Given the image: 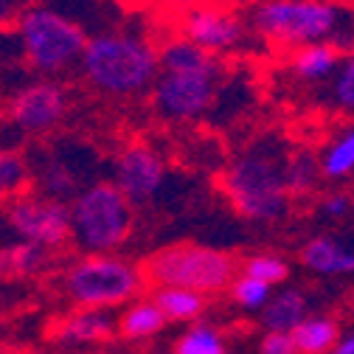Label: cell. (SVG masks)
Returning <instances> with one entry per match:
<instances>
[{
	"mask_svg": "<svg viewBox=\"0 0 354 354\" xmlns=\"http://www.w3.org/2000/svg\"><path fill=\"white\" fill-rule=\"evenodd\" d=\"M223 65L192 39L166 42L152 79V104L166 121H197L216 99Z\"/></svg>",
	"mask_w": 354,
	"mask_h": 354,
	"instance_id": "obj_1",
	"label": "cell"
},
{
	"mask_svg": "<svg viewBox=\"0 0 354 354\" xmlns=\"http://www.w3.org/2000/svg\"><path fill=\"white\" fill-rule=\"evenodd\" d=\"M223 186L234 208L256 223H276L290 211L287 160L270 144H259L242 152L228 166Z\"/></svg>",
	"mask_w": 354,
	"mask_h": 354,
	"instance_id": "obj_2",
	"label": "cell"
},
{
	"mask_svg": "<svg viewBox=\"0 0 354 354\" xmlns=\"http://www.w3.org/2000/svg\"><path fill=\"white\" fill-rule=\"evenodd\" d=\"M82 68L99 91L113 96H132L152 84L158 73V54L149 42L132 34H104L84 42Z\"/></svg>",
	"mask_w": 354,
	"mask_h": 354,
	"instance_id": "obj_3",
	"label": "cell"
},
{
	"mask_svg": "<svg viewBox=\"0 0 354 354\" xmlns=\"http://www.w3.org/2000/svg\"><path fill=\"white\" fill-rule=\"evenodd\" d=\"M141 276L155 287H186L200 295H216L234 281L236 261L219 248L180 242L152 253L144 261Z\"/></svg>",
	"mask_w": 354,
	"mask_h": 354,
	"instance_id": "obj_4",
	"label": "cell"
},
{
	"mask_svg": "<svg viewBox=\"0 0 354 354\" xmlns=\"http://www.w3.org/2000/svg\"><path fill=\"white\" fill-rule=\"evenodd\" d=\"M132 231V203L115 183L84 189L71 211V236L87 253H113Z\"/></svg>",
	"mask_w": 354,
	"mask_h": 354,
	"instance_id": "obj_5",
	"label": "cell"
},
{
	"mask_svg": "<svg viewBox=\"0 0 354 354\" xmlns=\"http://www.w3.org/2000/svg\"><path fill=\"white\" fill-rule=\"evenodd\" d=\"M346 12L326 0H264L253 9V26L281 46L321 42L340 31Z\"/></svg>",
	"mask_w": 354,
	"mask_h": 354,
	"instance_id": "obj_6",
	"label": "cell"
},
{
	"mask_svg": "<svg viewBox=\"0 0 354 354\" xmlns=\"http://www.w3.org/2000/svg\"><path fill=\"white\" fill-rule=\"evenodd\" d=\"M144 276L136 264L110 253H91L68 273V292L79 306H118L136 298Z\"/></svg>",
	"mask_w": 354,
	"mask_h": 354,
	"instance_id": "obj_7",
	"label": "cell"
},
{
	"mask_svg": "<svg viewBox=\"0 0 354 354\" xmlns=\"http://www.w3.org/2000/svg\"><path fill=\"white\" fill-rule=\"evenodd\" d=\"M20 34L31 65L39 71H62L82 57L87 42L79 26L48 9L26 12L20 20Z\"/></svg>",
	"mask_w": 354,
	"mask_h": 354,
	"instance_id": "obj_8",
	"label": "cell"
},
{
	"mask_svg": "<svg viewBox=\"0 0 354 354\" xmlns=\"http://www.w3.org/2000/svg\"><path fill=\"white\" fill-rule=\"evenodd\" d=\"M183 37L192 39L203 51L219 57L239 46L242 39V23L219 6L208 3H192L183 15Z\"/></svg>",
	"mask_w": 354,
	"mask_h": 354,
	"instance_id": "obj_9",
	"label": "cell"
},
{
	"mask_svg": "<svg viewBox=\"0 0 354 354\" xmlns=\"http://www.w3.org/2000/svg\"><path fill=\"white\" fill-rule=\"evenodd\" d=\"M12 225L28 242L59 248L71 236V211L59 200H20L12 208Z\"/></svg>",
	"mask_w": 354,
	"mask_h": 354,
	"instance_id": "obj_10",
	"label": "cell"
},
{
	"mask_svg": "<svg viewBox=\"0 0 354 354\" xmlns=\"http://www.w3.org/2000/svg\"><path fill=\"white\" fill-rule=\"evenodd\" d=\"M163 180V158L149 147H129L115 160V186L129 197V203H144L155 197Z\"/></svg>",
	"mask_w": 354,
	"mask_h": 354,
	"instance_id": "obj_11",
	"label": "cell"
},
{
	"mask_svg": "<svg viewBox=\"0 0 354 354\" xmlns=\"http://www.w3.org/2000/svg\"><path fill=\"white\" fill-rule=\"evenodd\" d=\"M65 115V96L54 84H37L23 91L12 104V118L31 132L51 129Z\"/></svg>",
	"mask_w": 354,
	"mask_h": 354,
	"instance_id": "obj_12",
	"label": "cell"
},
{
	"mask_svg": "<svg viewBox=\"0 0 354 354\" xmlns=\"http://www.w3.org/2000/svg\"><path fill=\"white\" fill-rule=\"evenodd\" d=\"M301 264L309 273L326 279L354 276V250L337 236H315L301 248Z\"/></svg>",
	"mask_w": 354,
	"mask_h": 354,
	"instance_id": "obj_13",
	"label": "cell"
},
{
	"mask_svg": "<svg viewBox=\"0 0 354 354\" xmlns=\"http://www.w3.org/2000/svg\"><path fill=\"white\" fill-rule=\"evenodd\" d=\"M306 315H309L306 295L301 290H281V292H270L268 304L261 306V326L292 332V326L301 324Z\"/></svg>",
	"mask_w": 354,
	"mask_h": 354,
	"instance_id": "obj_14",
	"label": "cell"
},
{
	"mask_svg": "<svg viewBox=\"0 0 354 354\" xmlns=\"http://www.w3.org/2000/svg\"><path fill=\"white\" fill-rule=\"evenodd\" d=\"M337 62H340V54L326 39L306 42V46H298L292 57V73L304 82H326L335 73Z\"/></svg>",
	"mask_w": 354,
	"mask_h": 354,
	"instance_id": "obj_15",
	"label": "cell"
},
{
	"mask_svg": "<svg viewBox=\"0 0 354 354\" xmlns=\"http://www.w3.org/2000/svg\"><path fill=\"white\" fill-rule=\"evenodd\" d=\"M113 335L115 326L102 313V306H84L82 313L71 315L59 326V340H73V343H107L113 340Z\"/></svg>",
	"mask_w": 354,
	"mask_h": 354,
	"instance_id": "obj_16",
	"label": "cell"
},
{
	"mask_svg": "<svg viewBox=\"0 0 354 354\" xmlns=\"http://www.w3.org/2000/svg\"><path fill=\"white\" fill-rule=\"evenodd\" d=\"M292 346L301 354H324L332 351L337 337H340V326L335 318H324V315H306L301 324L292 326Z\"/></svg>",
	"mask_w": 354,
	"mask_h": 354,
	"instance_id": "obj_17",
	"label": "cell"
},
{
	"mask_svg": "<svg viewBox=\"0 0 354 354\" xmlns=\"http://www.w3.org/2000/svg\"><path fill=\"white\" fill-rule=\"evenodd\" d=\"M166 315L160 313V306L155 301H138L127 306L121 318H118V335L124 340H149L155 335L163 332L166 326Z\"/></svg>",
	"mask_w": 354,
	"mask_h": 354,
	"instance_id": "obj_18",
	"label": "cell"
},
{
	"mask_svg": "<svg viewBox=\"0 0 354 354\" xmlns=\"http://www.w3.org/2000/svg\"><path fill=\"white\" fill-rule=\"evenodd\" d=\"M152 301L160 306L166 321H177V324H192L205 313V295L186 287H158Z\"/></svg>",
	"mask_w": 354,
	"mask_h": 354,
	"instance_id": "obj_19",
	"label": "cell"
},
{
	"mask_svg": "<svg viewBox=\"0 0 354 354\" xmlns=\"http://www.w3.org/2000/svg\"><path fill=\"white\" fill-rule=\"evenodd\" d=\"M321 171L329 180H348L354 177V124L326 144L321 152Z\"/></svg>",
	"mask_w": 354,
	"mask_h": 354,
	"instance_id": "obj_20",
	"label": "cell"
},
{
	"mask_svg": "<svg viewBox=\"0 0 354 354\" xmlns=\"http://www.w3.org/2000/svg\"><path fill=\"white\" fill-rule=\"evenodd\" d=\"M174 351L177 354H223L225 351V340H223V332L219 329L192 321V326L177 337Z\"/></svg>",
	"mask_w": 354,
	"mask_h": 354,
	"instance_id": "obj_21",
	"label": "cell"
},
{
	"mask_svg": "<svg viewBox=\"0 0 354 354\" xmlns=\"http://www.w3.org/2000/svg\"><path fill=\"white\" fill-rule=\"evenodd\" d=\"M242 273L245 276H253V279H259L264 284H270V287H276V284H284L287 281L290 264L281 256H276V253H259V256H250L242 264Z\"/></svg>",
	"mask_w": 354,
	"mask_h": 354,
	"instance_id": "obj_22",
	"label": "cell"
},
{
	"mask_svg": "<svg viewBox=\"0 0 354 354\" xmlns=\"http://www.w3.org/2000/svg\"><path fill=\"white\" fill-rule=\"evenodd\" d=\"M332 79V104L343 113L354 115V51L340 57Z\"/></svg>",
	"mask_w": 354,
	"mask_h": 354,
	"instance_id": "obj_23",
	"label": "cell"
},
{
	"mask_svg": "<svg viewBox=\"0 0 354 354\" xmlns=\"http://www.w3.org/2000/svg\"><path fill=\"white\" fill-rule=\"evenodd\" d=\"M228 287H231V298L242 309H261L264 304H268L270 292H273L270 284H264V281H259L253 276H245V273L242 276H234V281Z\"/></svg>",
	"mask_w": 354,
	"mask_h": 354,
	"instance_id": "obj_24",
	"label": "cell"
},
{
	"mask_svg": "<svg viewBox=\"0 0 354 354\" xmlns=\"http://www.w3.org/2000/svg\"><path fill=\"white\" fill-rule=\"evenodd\" d=\"M42 256H46V248L26 239V245H17V248H12L6 253V270L31 273V270H37L42 264Z\"/></svg>",
	"mask_w": 354,
	"mask_h": 354,
	"instance_id": "obj_25",
	"label": "cell"
},
{
	"mask_svg": "<svg viewBox=\"0 0 354 354\" xmlns=\"http://www.w3.org/2000/svg\"><path fill=\"white\" fill-rule=\"evenodd\" d=\"M26 183V166L20 155L0 152V194H15Z\"/></svg>",
	"mask_w": 354,
	"mask_h": 354,
	"instance_id": "obj_26",
	"label": "cell"
},
{
	"mask_svg": "<svg viewBox=\"0 0 354 354\" xmlns=\"http://www.w3.org/2000/svg\"><path fill=\"white\" fill-rule=\"evenodd\" d=\"M259 348L264 354H292V335L290 332H279V329H264V337L259 343Z\"/></svg>",
	"mask_w": 354,
	"mask_h": 354,
	"instance_id": "obj_27",
	"label": "cell"
},
{
	"mask_svg": "<svg viewBox=\"0 0 354 354\" xmlns=\"http://www.w3.org/2000/svg\"><path fill=\"white\" fill-rule=\"evenodd\" d=\"M313 183V163L309 158H298L292 163H287V186L290 189H306Z\"/></svg>",
	"mask_w": 354,
	"mask_h": 354,
	"instance_id": "obj_28",
	"label": "cell"
},
{
	"mask_svg": "<svg viewBox=\"0 0 354 354\" xmlns=\"http://www.w3.org/2000/svg\"><path fill=\"white\" fill-rule=\"evenodd\" d=\"M321 211H324L326 216H332V219H340V216H346V214L351 211V200H348L346 194H329V197L321 203Z\"/></svg>",
	"mask_w": 354,
	"mask_h": 354,
	"instance_id": "obj_29",
	"label": "cell"
},
{
	"mask_svg": "<svg viewBox=\"0 0 354 354\" xmlns=\"http://www.w3.org/2000/svg\"><path fill=\"white\" fill-rule=\"evenodd\" d=\"M332 351H337V354H354V329L346 332V335H340Z\"/></svg>",
	"mask_w": 354,
	"mask_h": 354,
	"instance_id": "obj_30",
	"label": "cell"
},
{
	"mask_svg": "<svg viewBox=\"0 0 354 354\" xmlns=\"http://www.w3.org/2000/svg\"><path fill=\"white\" fill-rule=\"evenodd\" d=\"M6 270V253H0V273Z\"/></svg>",
	"mask_w": 354,
	"mask_h": 354,
	"instance_id": "obj_31",
	"label": "cell"
},
{
	"mask_svg": "<svg viewBox=\"0 0 354 354\" xmlns=\"http://www.w3.org/2000/svg\"><path fill=\"white\" fill-rule=\"evenodd\" d=\"M171 3H189L192 6V3H200V0H171Z\"/></svg>",
	"mask_w": 354,
	"mask_h": 354,
	"instance_id": "obj_32",
	"label": "cell"
},
{
	"mask_svg": "<svg viewBox=\"0 0 354 354\" xmlns=\"http://www.w3.org/2000/svg\"><path fill=\"white\" fill-rule=\"evenodd\" d=\"M351 208H354V203H351Z\"/></svg>",
	"mask_w": 354,
	"mask_h": 354,
	"instance_id": "obj_33",
	"label": "cell"
}]
</instances>
